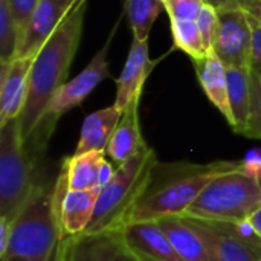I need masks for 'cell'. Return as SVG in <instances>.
I'll use <instances>...</instances> for the list:
<instances>
[{"label":"cell","instance_id":"obj_1","mask_svg":"<svg viewBox=\"0 0 261 261\" xmlns=\"http://www.w3.org/2000/svg\"><path fill=\"white\" fill-rule=\"evenodd\" d=\"M243 167L246 164L242 161L210 164L156 161L144 190L127 213L121 228L139 222H156L170 216H184L214 177Z\"/></svg>","mask_w":261,"mask_h":261},{"label":"cell","instance_id":"obj_2","mask_svg":"<svg viewBox=\"0 0 261 261\" xmlns=\"http://www.w3.org/2000/svg\"><path fill=\"white\" fill-rule=\"evenodd\" d=\"M86 8L87 2L75 5L34 58L28 80L26 102L18 118L24 144L41 122L55 92L66 83L80 46Z\"/></svg>","mask_w":261,"mask_h":261},{"label":"cell","instance_id":"obj_3","mask_svg":"<svg viewBox=\"0 0 261 261\" xmlns=\"http://www.w3.org/2000/svg\"><path fill=\"white\" fill-rule=\"evenodd\" d=\"M63 239L54 208V187L38 182L14 219L6 255L0 261H52Z\"/></svg>","mask_w":261,"mask_h":261},{"label":"cell","instance_id":"obj_4","mask_svg":"<svg viewBox=\"0 0 261 261\" xmlns=\"http://www.w3.org/2000/svg\"><path fill=\"white\" fill-rule=\"evenodd\" d=\"M261 206L255 173L243 167L214 177L180 217L242 223Z\"/></svg>","mask_w":261,"mask_h":261},{"label":"cell","instance_id":"obj_5","mask_svg":"<svg viewBox=\"0 0 261 261\" xmlns=\"http://www.w3.org/2000/svg\"><path fill=\"white\" fill-rule=\"evenodd\" d=\"M156 161L154 150L145 144L132 159L118 165L110 182L101 188L93 219L84 234H110L121 229Z\"/></svg>","mask_w":261,"mask_h":261},{"label":"cell","instance_id":"obj_6","mask_svg":"<svg viewBox=\"0 0 261 261\" xmlns=\"http://www.w3.org/2000/svg\"><path fill=\"white\" fill-rule=\"evenodd\" d=\"M35 159L29 154L20 119L0 125V219L12 225L35 185Z\"/></svg>","mask_w":261,"mask_h":261},{"label":"cell","instance_id":"obj_7","mask_svg":"<svg viewBox=\"0 0 261 261\" xmlns=\"http://www.w3.org/2000/svg\"><path fill=\"white\" fill-rule=\"evenodd\" d=\"M112 38V37H110ZM110 38L107 40L106 46L92 58L89 66L81 70L73 80L66 81L52 96L41 122L38 124L37 130L34 132L32 138L24 144L29 154L37 159L40 153L44 151L47 141L58 122V119L70 112L75 107H80L83 101L110 75L109 61H107V50L110 44Z\"/></svg>","mask_w":261,"mask_h":261},{"label":"cell","instance_id":"obj_8","mask_svg":"<svg viewBox=\"0 0 261 261\" xmlns=\"http://www.w3.org/2000/svg\"><path fill=\"white\" fill-rule=\"evenodd\" d=\"M208 243L214 261H261V239L249 220L242 223L185 217Z\"/></svg>","mask_w":261,"mask_h":261},{"label":"cell","instance_id":"obj_9","mask_svg":"<svg viewBox=\"0 0 261 261\" xmlns=\"http://www.w3.org/2000/svg\"><path fill=\"white\" fill-rule=\"evenodd\" d=\"M219 12V26L213 50L229 67H251L252 29L245 9H228Z\"/></svg>","mask_w":261,"mask_h":261},{"label":"cell","instance_id":"obj_10","mask_svg":"<svg viewBox=\"0 0 261 261\" xmlns=\"http://www.w3.org/2000/svg\"><path fill=\"white\" fill-rule=\"evenodd\" d=\"M72 9V0H38L21 31L15 58H34Z\"/></svg>","mask_w":261,"mask_h":261},{"label":"cell","instance_id":"obj_11","mask_svg":"<svg viewBox=\"0 0 261 261\" xmlns=\"http://www.w3.org/2000/svg\"><path fill=\"white\" fill-rule=\"evenodd\" d=\"M156 64L158 61L150 58L148 40H138L133 37L125 64L116 80V98L113 106L124 112L130 102L141 99L145 81Z\"/></svg>","mask_w":261,"mask_h":261},{"label":"cell","instance_id":"obj_12","mask_svg":"<svg viewBox=\"0 0 261 261\" xmlns=\"http://www.w3.org/2000/svg\"><path fill=\"white\" fill-rule=\"evenodd\" d=\"M116 234L141 261H184L156 222L125 225Z\"/></svg>","mask_w":261,"mask_h":261},{"label":"cell","instance_id":"obj_13","mask_svg":"<svg viewBox=\"0 0 261 261\" xmlns=\"http://www.w3.org/2000/svg\"><path fill=\"white\" fill-rule=\"evenodd\" d=\"M34 58H15L12 63L0 64V125L20 118Z\"/></svg>","mask_w":261,"mask_h":261},{"label":"cell","instance_id":"obj_14","mask_svg":"<svg viewBox=\"0 0 261 261\" xmlns=\"http://www.w3.org/2000/svg\"><path fill=\"white\" fill-rule=\"evenodd\" d=\"M101 187L92 190H66L58 210V222L63 237L83 236L95 214Z\"/></svg>","mask_w":261,"mask_h":261},{"label":"cell","instance_id":"obj_15","mask_svg":"<svg viewBox=\"0 0 261 261\" xmlns=\"http://www.w3.org/2000/svg\"><path fill=\"white\" fill-rule=\"evenodd\" d=\"M194 69L199 78V83L208 96V99L214 104V107L225 116L231 128L234 127V116L228 96V78H226V66L217 57V54L211 49L206 57L202 60H196Z\"/></svg>","mask_w":261,"mask_h":261},{"label":"cell","instance_id":"obj_16","mask_svg":"<svg viewBox=\"0 0 261 261\" xmlns=\"http://www.w3.org/2000/svg\"><path fill=\"white\" fill-rule=\"evenodd\" d=\"M156 223L184 261H214L208 243L185 217H162Z\"/></svg>","mask_w":261,"mask_h":261},{"label":"cell","instance_id":"obj_17","mask_svg":"<svg viewBox=\"0 0 261 261\" xmlns=\"http://www.w3.org/2000/svg\"><path fill=\"white\" fill-rule=\"evenodd\" d=\"M138 109L139 99H135L124 109L121 119L106 148V156H109L110 161L118 165L132 159L147 144L141 133Z\"/></svg>","mask_w":261,"mask_h":261},{"label":"cell","instance_id":"obj_18","mask_svg":"<svg viewBox=\"0 0 261 261\" xmlns=\"http://www.w3.org/2000/svg\"><path fill=\"white\" fill-rule=\"evenodd\" d=\"M121 115L122 112L116 106H110L86 116L73 154H84L89 151L106 153V148L121 119Z\"/></svg>","mask_w":261,"mask_h":261},{"label":"cell","instance_id":"obj_19","mask_svg":"<svg viewBox=\"0 0 261 261\" xmlns=\"http://www.w3.org/2000/svg\"><path fill=\"white\" fill-rule=\"evenodd\" d=\"M106 161L104 151H89L72 154L64 159L61 167L67 176L69 190H92L99 187V173Z\"/></svg>","mask_w":261,"mask_h":261},{"label":"cell","instance_id":"obj_20","mask_svg":"<svg viewBox=\"0 0 261 261\" xmlns=\"http://www.w3.org/2000/svg\"><path fill=\"white\" fill-rule=\"evenodd\" d=\"M228 96L234 116L232 132L242 135L246 127L251 106V67H226Z\"/></svg>","mask_w":261,"mask_h":261},{"label":"cell","instance_id":"obj_21","mask_svg":"<svg viewBox=\"0 0 261 261\" xmlns=\"http://www.w3.org/2000/svg\"><path fill=\"white\" fill-rule=\"evenodd\" d=\"M116 234H83L70 239L64 261H110Z\"/></svg>","mask_w":261,"mask_h":261},{"label":"cell","instance_id":"obj_22","mask_svg":"<svg viewBox=\"0 0 261 261\" xmlns=\"http://www.w3.org/2000/svg\"><path fill=\"white\" fill-rule=\"evenodd\" d=\"M125 12L128 17L133 37L138 40H148L153 23L165 9L162 0H125Z\"/></svg>","mask_w":261,"mask_h":261},{"label":"cell","instance_id":"obj_23","mask_svg":"<svg viewBox=\"0 0 261 261\" xmlns=\"http://www.w3.org/2000/svg\"><path fill=\"white\" fill-rule=\"evenodd\" d=\"M170 28L174 40V46L185 54H188L193 61L206 57L208 50L203 43L200 29L194 20H184L177 17H170Z\"/></svg>","mask_w":261,"mask_h":261},{"label":"cell","instance_id":"obj_24","mask_svg":"<svg viewBox=\"0 0 261 261\" xmlns=\"http://www.w3.org/2000/svg\"><path fill=\"white\" fill-rule=\"evenodd\" d=\"M20 37L21 31L8 0H0V64H8L15 60Z\"/></svg>","mask_w":261,"mask_h":261},{"label":"cell","instance_id":"obj_25","mask_svg":"<svg viewBox=\"0 0 261 261\" xmlns=\"http://www.w3.org/2000/svg\"><path fill=\"white\" fill-rule=\"evenodd\" d=\"M242 136L249 139H261V75L251 67V106L246 127Z\"/></svg>","mask_w":261,"mask_h":261},{"label":"cell","instance_id":"obj_26","mask_svg":"<svg viewBox=\"0 0 261 261\" xmlns=\"http://www.w3.org/2000/svg\"><path fill=\"white\" fill-rule=\"evenodd\" d=\"M168 17H177L184 20H197L205 0H162Z\"/></svg>","mask_w":261,"mask_h":261},{"label":"cell","instance_id":"obj_27","mask_svg":"<svg viewBox=\"0 0 261 261\" xmlns=\"http://www.w3.org/2000/svg\"><path fill=\"white\" fill-rule=\"evenodd\" d=\"M199 29H200V34L203 37V43H205V47L206 50H211L213 49V44H214V38H216V32H217V26H219V12L216 8H213L211 5H206L203 6L199 18L196 20Z\"/></svg>","mask_w":261,"mask_h":261},{"label":"cell","instance_id":"obj_28","mask_svg":"<svg viewBox=\"0 0 261 261\" xmlns=\"http://www.w3.org/2000/svg\"><path fill=\"white\" fill-rule=\"evenodd\" d=\"M8 3L11 6L14 18L17 20V23L20 26V31H23L38 3V0H8Z\"/></svg>","mask_w":261,"mask_h":261},{"label":"cell","instance_id":"obj_29","mask_svg":"<svg viewBox=\"0 0 261 261\" xmlns=\"http://www.w3.org/2000/svg\"><path fill=\"white\" fill-rule=\"evenodd\" d=\"M116 234V232H115ZM110 261H141L139 257L132 252L124 243L122 240L119 239V236L116 234V243H115V249H113V254H112V258Z\"/></svg>","mask_w":261,"mask_h":261},{"label":"cell","instance_id":"obj_30","mask_svg":"<svg viewBox=\"0 0 261 261\" xmlns=\"http://www.w3.org/2000/svg\"><path fill=\"white\" fill-rule=\"evenodd\" d=\"M206 5H211L217 11H228V9H243L248 0H205Z\"/></svg>","mask_w":261,"mask_h":261},{"label":"cell","instance_id":"obj_31","mask_svg":"<svg viewBox=\"0 0 261 261\" xmlns=\"http://www.w3.org/2000/svg\"><path fill=\"white\" fill-rule=\"evenodd\" d=\"M9 234H11V223L0 219V260L6 255L9 246Z\"/></svg>","mask_w":261,"mask_h":261},{"label":"cell","instance_id":"obj_32","mask_svg":"<svg viewBox=\"0 0 261 261\" xmlns=\"http://www.w3.org/2000/svg\"><path fill=\"white\" fill-rule=\"evenodd\" d=\"M113 174H115V170H113L112 164L107 162V161H104L102 168H101V173H99V187L102 188L104 185H107L110 182V179L113 177Z\"/></svg>","mask_w":261,"mask_h":261},{"label":"cell","instance_id":"obj_33","mask_svg":"<svg viewBox=\"0 0 261 261\" xmlns=\"http://www.w3.org/2000/svg\"><path fill=\"white\" fill-rule=\"evenodd\" d=\"M243 9L261 23V0H248Z\"/></svg>","mask_w":261,"mask_h":261},{"label":"cell","instance_id":"obj_34","mask_svg":"<svg viewBox=\"0 0 261 261\" xmlns=\"http://www.w3.org/2000/svg\"><path fill=\"white\" fill-rule=\"evenodd\" d=\"M249 225L255 231V234L261 239V206L249 217Z\"/></svg>","mask_w":261,"mask_h":261},{"label":"cell","instance_id":"obj_35","mask_svg":"<svg viewBox=\"0 0 261 261\" xmlns=\"http://www.w3.org/2000/svg\"><path fill=\"white\" fill-rule=\"evenodd\" d=\"M254 173H255V177H257V182H258V187H260L261 190V167L258 170H255Z\"/></svg>","mask_w":261,"mask_h":261},{"label":"cell","instance_id":"obj_36","mask_svg":"<svg viewBox=\"0 0 261 261\" xmlns=\"http://www.w3.org/2000/svg\"><path fill=\"white\" fill-rule=\"evenodd\" d=\"M73 2V6L75 5H78V3H83V2H87V0H72Z\"/></svg>","mask_w":261,"mask_h":261},{"label":"cell","instance_id":"obj_37","mask_svg":"<svg viewBox=\"0 0 261 261\" xmlns=\"http://www.w3.org/2000/svg\"><path fill=\"white\" fill-rule=\"evenodd\" d=\"M252 69H254V70H257V73H258V75H261V66L260 67H252Z\"/></svg>","mask_w":261,"mask_h":261}]
</instances>
